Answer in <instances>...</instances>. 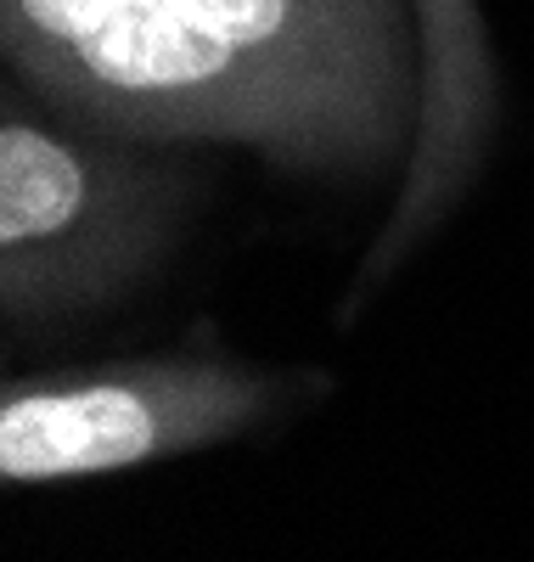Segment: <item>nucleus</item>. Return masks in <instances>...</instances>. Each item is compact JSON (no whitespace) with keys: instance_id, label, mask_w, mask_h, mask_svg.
Here are the masks:
<instances>
[{"instance_id":"nucleus-4","label":"nucleus","mask_w":534,"mask_h":562,"mask_svg":"<svg viewBox=\"0 0 534 562\" xmlns=\"http://www.w3.org/2000/svg\"><path fill=\"white\" fill-rule=\"evenodd\" d=\"M416 40H422V119L411 158L394 186V209L371 237L337 321H360L371 293L388 288L405 259L440 231L472 180L490 164L501 130V63L483 23V0H411Z\"/></svg>"},{"instance_id":"nucleus-3","label":"nucleus","mask_w":534,"mask_h":562,"mask_svg":"<svg viewBox=\"0 0 534 562\" xmlns=\"http://www.w3.org/2000/svg\"><path fill=\"white\" fill-rule=\"evenodd\" d=\"M326 389V371H270L214 326H191V338L153 355L12 378L0 389V479L45 490L135 473L270 428Z\"/></svg>"},{"instance_id":"nucleus-2","label":"nucleus","mask_w":534,"mask_h":562,"mask_svg":"<svg viewBox=\"0 0 534 562\" xmlns=\"http://www.w3.org/2000/svg\"><path fill=\"white\" fill-rule=\"evenodd\" d=\"M198 169L169 147L52 113L7 79L0 97V321L7 333L124 304L180 243Z\"/></svg>"},{"instance_id":"nucleus-1","label":"nucleus","mask_w":534,"mask_h":562,"mask_svg":"<svg viewBox=\"0 0 534 562\" xmlns=\"http://www.w3.org/2000/svg\"><path fill=\"white\" fill-rule=\"evenodd\" d=\"M0 52L63 119L310 180L405 169L422 119L411 0H0Z\"/></svg>"}]
</instances>
